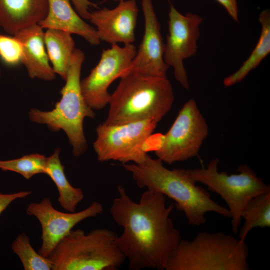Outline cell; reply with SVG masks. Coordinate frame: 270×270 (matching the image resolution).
Masks as SVG:
<instances>
[{"label": "cell", "mask_w": 270, "mask_h": 270, "mask_svg": "<svg viewBox=\"0 0 270 270\" xmlns=\"http://www.w3.org/2000/svg\"><path fill=\"white\" fill-rule=\"evenodd\" d=\"M117 190L110 214L123 229L117 241L129 269L166 270L172 252L182 240L170 217L174 204L167 206L166 196L160 192L146 190L136 202L122 186Z\"/></svg>", "instance_id": "6da1fadb"}, {"label": "cell", "mask_w": 270, "mask_h": 270, "mask_svg": "<svg viewBox=\"0 0 270 270\" xmlns=\"http://www.w3.org/2000/svg\"><path fill=\"white\" fill-rule=\"evenodd\" d=\"M122 166L132 174L138 188L161 193L173 200L190 225L204 224L208 212L230 218L228 208L212 200L210 194L197 186L185 169H168L161 160L148 154L142 162L124 164Z\"/></svg>", "instance_id": "7a4b0ae2"}, {"label": "cell", "mask_w": 270, "mask_h": 270, "mask_svg": "<svg viewBox=\"0 0 270 270\" xmlns=\"http://www.w3.org/2000/svg\"><path fill=\"white\" fill-rule=\"evenodd\" d=\"M174 99L172 86L166 76L128 72L120 78L110 94L104 122L115 125L150 120L158 123L170 110Z\"/></svg>", "instance_id": "3957f363"}, {"label": "cell", "mask_w": 270, "mask_h": 270, "mask_svg": "<svg viewBox=\"0 0 270 270\" xmlns=\"http://www.w3.org/2000/svg\"><path fill=\"white\" fill-rule=\"evenodd\" d=\"M85 55L75 48L72 54L66 84L60 91V100L51 110L42 111L32 108L28 113L32 122L46 124L52 132L62 130L72 145L75 157L83 154L88 148L84 131L86 118H94L96 114L86 102L80 88V74Z\"/></svg>", "instance_id": "277c9868"}, {"label": "cell", "mask_w": 270, "mask_h": 270, "mask_svg": "<svg viewBox=\"0 0 270 270\" xmlns=\"http://www.w3.org/2000/svg\"><path fill=\"white\" fill-rule=\"evenodd\" d=\"M118 235L106 228L86 234L72 230L56 246L48 258L52 270H117L126 258L118 244Z\"/></svg>", "instance_id": "5b68a950"}, {"label": "cell", "mask_w": 270, "mask_h": 270, "mask_svg": "<svg viewBox=\"0 0 270 270\" xmlns=\"http://www.w3.org/2000/svg\"><path fill=\"white\" fill-rule=\"evenodd\" d=\"M248 256L244 240L221 232H202L192 240H180L166 270H248Z\"/></svg>", "instance_id": "8992f818"}, {"label": "cell", "mask_w": 270, "mask_h": 270, "mask_svg": "<svg viewBox=\"0 0 270 270\" xmlns=\"http://www.w3.org/2000/svg\"><path fill=\"white\" fill-rule=\"evenodd\" d=\"M219 162L218 158H214L206 167L186 171L195 182L204 184L226 202L230 214L232 230L236 234L240 227L242 212L247 204L254 196L270 192V186L246 164L238 168V174H228L218 172Z\"/></svg>", "instance_id": "52a82bcc"}, {"label": "cell", "mask_w": 270, "mask_h": 270, "mask_svg": "<svg viewBox=\"0 0 270 270\" xmlns=\"http://www.w3.org/2000/svg\"><path fill=\"white\" fill-rule=\"evenodd\" d=\"M157 124L146 120L115 125L104 122L98 124L93 143L98 160L100 162L118 161L122 164L142 162L148 155L146 142Z\"/></svg>", "instance_id": "ba28073f"}, {"label": "cell", "mask_w": 270, "mask_h": 270, "mask_svg": "<svg viewBox=\"0 0 270 270\" xmlns=\"http://www.w3.org/2000/svg\"><path fill=\"white\" fill-rule=\"evenodd\" d=\"M208 124L196 102L188 100L172 124L163 135L154 154L163 162L172 164L198 155L208 134Z\"/></svg>", "instance_id": "9c48e42d"}, {"label": "cell", "mask_w": 270, "mask_h": 270, "mask_svg": "<svg viewBox=\"0 0 270 270\" xmlns=\"http://www.w3.org/2000/svg\"><path fill=\"white\" fill-rule=\"evenodd\" d=\"M133 44L120 46L118 44L103 50L98 64L80 80V88L88 105L92 110H101L108 104L110 85L128 72L136 53Z\"/></svg>", "instance_id": "30bf717a"}, {"label": "cell", "mask_w": 270, "mask_h": 270, "mask_svg": "<svg viewBox=\"0 0 270 270\" xmlns=\"http://www.w3.org/2000/svg\"><path fill=\"white\" fill-rule=\"evenodd\" d=\"M203 20L196 14H182L173 5L170 6L164 59L169 67L174 68L176 80L186 90H189L190 84L184 61L196 54L200 26Z\"/></svg>", "instance_id": "8fae6325"}, {"label": "cell", "mask_w": 270, "mask_h": 270, "mask_svg": "<svg viewBox=\"0 0 270 270\" xmlns=\"http://www.w3.org/2000/svg\"><path fill=\"white\" fill-rule=\"evenodd\" d=\"M103 210L102 204L96 201L81 211L66 212L56 210L48 197L39 202L29 204L26 212L37 218L42 228V244L38 253L48 258L58 244L75 226L86 218L98 216Z\"/></svg>", "instance_id": "7c38bea8"}, {"label": "cell", "mask_w": 270, "mask_h": 270, "mask_svg": "<svg viewBox=\"0 0 270 270\" xmlns=\"http://www.w3.org/2000/svg\"><path fill=\"white\" fill-rule=\"evenodd\" d=\"M142 8L144 19V34L128 72L166 76L170 67L164 61V42L152 0H142Z\"/></svg>", "instance_id": "4fadbf2b"}, {"label": "cell", "mask_w": 270, "mask_h": 270, "mask_svg": "<svg viewBox=\"0 0 270 270\" xmlns=\"http://www.w3.org/2000/svg\"><path fill=\"white\" fill-rule=\"evenodd\" d=\"M138 12L135 0H124L114 8H104L90 12L88 20L96 26L100 41L111 45L131 44L135 40Z\"/></svg>", "instance_id": "5bb4252c"}, {"label": "cell", "mask_w": 270, "mask_h": 270, "mask_svg": "<svg viewBox=\"0 0 270 270\" xmlns=\"http://www.w3.org/2000/svg\"><path fill=\"white\" fill-rule=\"evenodd\" d=\"M38 24L24 28L14 36L22 46V63L26 68L29 76L44 80H52L56 78L46 51L44 32Z\"/></svg>", "instance_id": "9a60e30c"}, {"label": "cell", "mask_w": 270, "mask_h": 270, "mask_svg": "<svg viewBox=\"0 0 270 270\" xmlns=\"http://www.w3.org/2000/svg\"><path fill=\"white\" fill-rule=\"evenodd\" d=\"M48 10L38 24L42 28H54L80 36L92 46L100 44L95 28L86 22L70 0H48Z\"/></svg>", "instance_id": "2e32d148"}, {"label": "cell", "mask_w": 270, "mask_h": 270, "mask_svg": "<svg viewBox=\"0 0 270 270\" xmlns=\"http://www.w3.org/2000/svg\"><path fill=\"white\" fill-rule=\"evenodd\" d=\"M48 0H0V26L9 34L38 24L46 16Z\"/></svg>", "instance_id": "e0dca14e"}, {"label": "cell", "mask_w": 270, "mask_h": 270, "mask_svg": "<svg viewBox=\"0 0 270 270\" xmlns=\"http://www.w3.org/2000/svg\"><path fill=\"white\" fill-rule=\"evenodd\" d=\"M44 42L54 72L65 80L76 48L72 34L62 30L48 28L44 32Z\"/></svg>", "instance_id": "ac0fdd59"}, {"label": "cell", "mask_w": 270, "mask_h": 270, "mask_svg": "<svg viewBox=\"0 0 270 270\" xmlns=\"http://www.w3.org/2000/svg\"><path fill=\"white\" fill-rule=\"evenodd\" d=\"M60 150L56 148L46 158L44 174L50 176L56 186L60 205L67 212H74L77 206L83 200L84 194L81 188L74 187L68 181L60 158Z\"/></svg>", "instance_id": "d6986e66"}, {"label": "cell", "mask_w": 270, "mask_h": 270, "mask_svg": "<svg viewBox=\"0 0 270 270\" xmlns=\"http://www.w3.org/2000/svg\"><path fill=\"white\" fill-rule=\"evenodd\" d=\"M261 32L258 40L248 58L234 73L226 77L223 81L226 87L232 86L242 82L270 52V11L262 10L259 14Z\"/></svg>", "instance_id": "ffe728a7"}, {"label": "cell", "mask_w": 270, "mask_h": 270, "mask_svg": "<svg viewBox=\"0 0 270 270\" xmlns=\"http://www.w3.org/2000/svg\"><path fill=\"white\" fill-rule=\"evenodd\" d=\"M244 222L239 232V239L244 240L254 228L270 226V192L252 198L242 212Z\"/></svg>", "instance_id": "44dd1931"}, {"label": "cell", "mask_w": 270, "mask_h": 270, "mask_svg": "<svg viewBox=\"0 0 270 270\" xmlns=\"http://www.w3.org/2000/svg\"><path fill=\"white\" fill-rule=\"evenodd\" d=\"M11 248L19 258L24 270H52V266L50 259L34 250L29 237L24 232L12 242Z\"/></svg>", "instance_id": "7402d4cb"}, {"label": "cell", "mask_w": 270, "mask_h": 270, "mask_svg": "<svg viewBox=\"0 0 270 270\" xmlns=\"http://www.w3.org/2000/svg\"><path fill=\"white\" fill-rule=\"evenodd\" d=\"M46 157L38 154L24 156L10 160H0V169L18 173L26 180L39 174L44 173Z\"/></svg>", "instance_id": "603a6c76"}, {"label": "cell", "mask_w": 270, "mask_h": 270, "mask_svg": "<svg viewBox=\"0 0 270 270\" xmlns=\"http://www.w3.org/2000/svg\"><path fill=\"white\" fill-rule=\"evenodd\" d=\"M22 46L20 41L13 36L0 34V58L6 64L15 66L22 63Z\"/></svg>", "instance_id": "cb8c5ba5"}, {"label": "cell", "mask_w": 270, "mask_h": 270, "mask_svg": "<svg viewBox=\"0 0 270 270\" xmlns=\"http://www.w3.org/2000/svg\"><path fill=\"white\" fill-rule=\"evenodd\" d=\"M32 194L30 191H21L10 194L0 193V214L14 201L24 198Z\"/></svg>", "instance_id": "d4e9b609"}, {"label": "cell", "mask_w": 270, "mask_h": 270, "mask_svg": "<svg viewBox=\"0 0 270 270\" xmlns=\"http://www.w3.org/2000/svg\"><path fill=\"white\" fill-rule=\"evenodd\" d=\"M73 4L74 9L78 14L83 18L88 20L90 12V7L94 6L95 4L89 0H70Z\"/></svg>", "instance_id": "484cf974"}, {"label": "cell", "mask_w": 270, "mask_h": 270, "mask_svg": "<svg viewBox=\"0 0 270 270\" xmlns=\"http://www.w3.org/2000/svg\"><path fill=\"white\" fill-rule=\"evenodd\" d=\"M224 8L228 14L234 20L238 19V9L236 0H216Z\"/></svg>", "instance_id": "4316f807"}, {"label": "cell", "mask_w": 270, "mask_h": 270, "mask_svg": "<svg viewBox=\"0 0 270 270\" xmlns=\"http://www.w3.org/2000/svg\"><path fill=\"white\" fill-rule=\"evenodd\" d=\"M116 2H120V1H122V0H114Z\"/></svg>", "instance_id": "83f0119b"}, {"label": "cell", "mask_w": 270, "mask_h": 270, "mask_svg": "<svg viewBox=\"0 0 270 270\" xmlns=\"http://www.w3.org/2000/svg\"></svg>", "instance_id": "f1b7e54d"}]
</instances>
